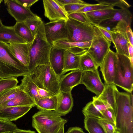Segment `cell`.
I'll use <instances>...</instances> for the list:
<instances>
[{
    "label": "cell",
    "mask_w": 133,
    "mask_h": 133,
    "mask_svg": "<svg viewBox=\"0 0 133 133\" xmlns=\"http://www.w3.org/2000/svg\"><path fill=\"white\" fill-rule=\"evenodd\" d=\"M116 105V125L119 133H133V95L119 92L114 87Z\"/></svg>",
    "instance_id": "cell-1"
},
{
    "label": "cell",
    "mask_w": 133,
    "mask_h": 133,
    "mask_svg": "<svg viewBox=\"0 0 133 133\" xmlns=\"http://www.w3.org/2000/svg\"><path fill=\"white\" fill-rule=\"evenodd\" d=\"M44 24L43 21L32 42L30 62L27 67L30 72L37 66L50 65V57L52 45L47 40Z\"/></svg>",
    "instance_id": "cell-2"
},
{
    "label": "cell",
    "mask_w": 133,
    "mask_h": 133,
    "mask_svg": "<svg viewBox=\"0 0 133 133\" xmlns=\"http://www.w3.org/2000/svg\"><path fill=\"white\" fill-rule=\"evenodd\" d=\"M32 127L38 133H58L67 122L55 111L40 110L32 117Z\"/></svg>",
    "instance_id": "cell-3"
},
{
    "label": "cell",
    "mask_w": 133,
    "mask_h": 133,
    "mask_svg": "<svg viewBox=\"0 0 133 133\" xmlns=\"http://www.w3.org/2000/svg\"><path fill=\"white\" fill-rule=\"evenodd\" d=\"M33 82L40 88L55 95L60 92L59 79L50 65L37 66L30 72Z\"/></svg>",
    "instance_id": "cell-4"
},
{
    "label": "cell",
    "mask_w": 133,
    "mask_h": 133,
    "mask_svg": "<svg viewBox=\"0 0 133 133\" xmlns=\"http://www.w3.org/2000/svg\"><path fill=\"white\" fill-rule=\"evenodd\" d=\"M27 67L8 51L0 44V78L17 77L29 74Z\"/></svg>",
    "instance_id": "cell-5"
},
{
    "label": "cell",
    "mask_w": 133,
    "mask_h": 133,
    "mask_svg": "<svg viewBox=\"0 0 133 133\" xmlns=\"http://www.w3.org/2000/svg\"><path fill=\"white\" fill-rule=\"evenodd\" d=\"M117 54V64L113 83L131 93L133 88V66L129 57Z\"/></svg>",
    "instance_id": "cell-6"
},
{
    "label": "cell",
    "mask_w": 133,
    "mask_h": 133,
    "mask_svg": "<svg viewBox=\"0 0 133 133\" xmlns=\"http://www.w3.org/2000/svg\"><path fill=\"white\" fill-rule=\"evenodd\" d=\"M68 36L66 40L70 42H87L92 41L94 26L69 18L66 21Z\"/></svg>",
    "instance_id": "cell-7"
},
{
    "label": "cell",
    "mask_w": 133,
    "mask_h": 133,
    "mask_svg": "<svg viewBox=\"0 0 133 133\" xmlns=\"http://www.w3.org/2000/svg\"><path fill=\"white\" fill-rule=\"evenodd\" d=\"M111 44V42L96 26H94L93 38L87 53L91 57L98 68L110 49Z\"/></svg>",
    "instance_id": "cell-8"
},
{
    "label": "cell",
    "mask_w": 133,
    "mask_h": 133,
    "mask_svg": "<svg viewBox=\"0 0 133 133\" xmlns=\"http://www.w3.org/2000/svg\"><path fill=\"white\" fill-rule=\"evenodd\" d=\"M66 21L58 20L44 24L46 36L50 43L52 44L53 42L67 39L68 31Z\"/></svg>",
    "instance_id": "cell-9"
},
{
    "label": "cell",
    "mask_w": 133,
    "mask_h": 133,
    "mask_svg": "<svg viewBox=\"0 0 133 133\" xmlns=\"http://www.w3.org/2000/svg\"><path fill=\"white\" fill-rule=\"evenodd\" d=\"M32 42L7 43L1 42L0 44L17 59L28 67L30 62V53Z\"/></svg>",
    "instance_id": "cell-10"
},
{
    "label": "cell",
    "mask_w": 133,
    "mask_h": 133,
    "mask_svg": "<svg viewBox=\"0 0 133 133\" xmlns=\"http://www.w3.org/2000/svg\"><path fill=\"white\" fill-rule=\"evenodd\" d=\"M117 60L116 52L110 49L100 64L101 71L105 84L113 83Z\"/></svg>",
    "instance_id": "cell-11"
},
{
    "label": "cell",
    "mask_w": 133,
    "mask_h": 133,
    "mask_svg": "<svg viewBox=\"0 0 133 133\" xmlns=\"http://www.w3.org/2000/svg\"><path fill=\"white\" fill-rule=\"evenodd\" d=\"M45 16L50 21L63 20L69 18L64 6L57 0H43Z\"/></svg>",
    "instance_id": "cell-12"
},
{
    "label": "cell",
    "mask_w": 133,
    "mask_h": 133,
    "mask_svg": "<svg viewBox=\"0 0 133 133\" xmlns=\"http://www.w3.org/2000/svg\"><path fill=\"white\" fill-rule=\"evenodd\" d=\"M80 84L84 85L87 90L94 93L97 97L101 94L104 86L98 70L83 71Z\"/></svg>",
    "instance_id": "cell-13"
},
{
    "label": "cell",
    "mask_w": 133,
    "mask_h": 133,
    "mask_svg": "<svg viewBox=\"0 0 133 133\" xmlns=\"http://www.w3.org/2000/svg\"><path fill=\"white\" fill-rule=\"evenodd\" d=\"M4 3L9 14L17 22H24L28 18L36 15L30 9L23 6L15 0H5Z\"/></svg>",
    "instance_id": "cell-14"
},
{
    "label": "cell",
    "mask_w": 133,
    "mask_h": 133,
    "mask_svg": "<svg viewBox=\"0 0 133 133\" xmlns=\"http://www.w3.org/2000/svg\"><path fill=\"white\" fill-rule=\"evenodd\" d=\"M82 72L81 70H77L62 75L59 79L60 92H71L74 87L80 84Z\"/></svg>",
    "instance_id": "cell-15"
},
{
    "label": "cell",
    "mask_w": 133,
    "mask_h": 133,
    "mask_svg": "<svg viewBox=\"0 0 133 133\" xmlns=\"http://www.w3.org/2000/svg\"><path fill=\"white\" fill-rule=\"evenodd\" d=\"M32 107L14 106L0 108V118L8 121H15L26 114Z\"/></svg>",
    "instance_id": "cell-16"
},
{
    "label": "cell",
    "mask_w": 133,
    "mask_h": 133,
    "mask_svg": "<svg viewBox=\"0 0 133 133\" xmlns=\"http://www.w3.org/2000/svg\"><path fill=\"white\" fill-rule=\"evenodd\" d=\"M57 106L55 112L63 116L71 111L74 103L71 92H60L57 95Z\"/></svg>",
    "instance_id": "cell-17"
},
{
    "label": "cell",
    "mask_w": 133,
    "mask_h": 133,
    "mask_svg": "<svg viewBox=\"0 0 133 133\" xmlns=\"http://www.w3.org/2000/svg\"><path fill=\"white\" fill-rule=\"evenodd\" d=\"M65 50L58 49L52 46L50 53V65L56 74L59 77L62 75Z\"/></svg>",
    "instance_id": "cell-18"
},
{
    "label": "cell",
    "mask_w": 133,
    "mask_h": 133,
    "mask_svg": "<svg viewBox=\"0 0 133 133\" xmlns=\"http://www.w3.org/2000/svg\"><path fill=\"white\" fill-rule=\"evenodd\" d=\"M132 17V14L128 9H116L111 18L102 22L99 25L105 28L109 27L112 29L115 27L118 22L122 21H125L131 24Z\"/></svg>",
    "instance_id": "cell-19"
},
{
    "label": "cell",
    "mask_w": 133,
    "mask_h": 133,
    "mask_svg": "<svg viewBox=\"0 0 133 133\" xmlns=\"http://www.w3.org/2000/svg\"><path fill=\"white\" fill-rule=\"evenodd\" d=\"M116 9L114 8L85 12L86 15L94 26L99 25L102 22L111 18Z\"/></svg>",
    "instance_id": "cell-20"
},
{
    "label": "cell",
    "mask_w": 133,
    "mask_h": 133,
    "mask_svg": "<svg viewBox=\"0 0 133 133\" xmlns=\"http://www.w3.org/2000/svg\"><path fill=\"white\" fill-rule=\"evenodd\" d=\"M7 43H27L15 32L14 26H8L0 24V42Z\"/></svg>",
    "instance_id": "cell-21"
},
{
    "label": "cell",
    "mask_w": 133,
    "mask_h": 133,
    "mask_svg": "<svg viewBox=\"0 0 133 133\" xmlns=\"http://www.w3.org/2000/svg\"><path fill=\"white\" fill-rule=\"evenodd\" d=\"M112 41L115 47L116 53L129 57L128 51V41L122 34L119 32L110 30Z\"/></svg>",
    "instance_id": "cell-22"
},
{
    "label": "cell",
    "mask_w": 133,
    "mask_h": 133,
    "mask_svg": "<svg viewBox=\"0 0 133 133\" xmlns=\"http://www.w3.org/2000/svg\"><path fill=\"white\" fill-rule=\"evenodd\" d=\"M35 106L34 101L24 91L21 90L13 98L4 103L0 108L14 106Z\"/></svg>",
    "instance_id": "cell-23"
},
{
    "label": "cell",
    "mask_w": 133,
    "mask_h": 133,
    "mask_svg": "<svg viewBox=\"0 0 133 133\" xmlns=\"http://www.w3.org/2000/svg\"><path fill=\"white\" fill-rule=\"evenodd\" d=\"M81 55L76 54L69 49L65 50L62 75L70 71L80 70L79 63Z\"/></svg>",
    "instance_id": "cell-24"
},
{
    "label": "cell",
    "mask_w": 133,
    "mask_h": 133,
    "mask_svg": "<svg viewBox=\"0 0 133 133\" xmlns=\"http://www.w3.org/2000/svg\"><path fill=\"white\" fill-rule=\"evenodd\" d=\"M19 85L21 89L34 101L35 104L38 100L42 98L39 95L37 87L32 80L29 74L23 76Z\"/></svg>",
    "instance_id": "cell-25"
},
{
    "label": "cell",
    "mask_w": 133,
    "mask_h": 133,
    "mask_svg": "<svg viewBox=\"0 0 133 133\" xmlns=\"http://www.w3.org/2000/svg\"><path fill=\"white\" fill-rule=\"evenodd\" d=\"M91 42L92 41L84 42H70L65 39L53 42L52 45L53 47L58 49L66 50L73 48H79L87 51Z\"/></svg>",
    "instance_id": "cell-26"
},
{
    "label": "cell",
    "mask_w": 133,
    "mask_h": 133,
    "mask_svg": "<svg viewBox=\"0 0 133 133\" xmlns=\"http://www.w3.org/2000/svg\"><path fill=\"white\" fill-rule=\"evenodd\" d=\"M104 84V88L100 95L97 97L107 102L114 110L116 114V105L113 83Z\"/></svg>",
    "instance_id": "cell-27"
},
{
    "label": "cell",
    "mask_w": 133,
    "mask_h": 133,
    "mask_svg": "<svg viewBox=\"0 0 133 133\" xmlns=\"http://www.w3.org/2000/svg\"><path fill=\"white\" fill-rule=\"evenodd\" d=\"M57 104V95L39 99L36 103L35 106L40 110H47L55 111Z\"/></svg>",
    "instance_id": "cell-28"
},
{
    "label": "cell",
    "mask_w": 133,
    "mask_h": 133,
    "mask_svg": "<svg viewBox=\"0 0 133 133\" xmlns=\"http://www.w3.org/2000/svg\"><path fill=\"white\" fill-rule=\"evenodd\" d=\"M13 26L16 34L27 43H31L33 41L34 37L24 22H16Z\"/></svg>",
    "instance_id": "cell-29"
},
{
    "label": "cell",
    "mask_w": 133,
    "mask_h": 133,
    "mask_svg": "<svg viewBox=\"0 0 133 133\" xmlns=\"http://www.w3.org/2000/svg\"><path fill=\"white\" fill-rule=\"evenodd\" d=\"M80 70L82 71H95L98 67L91 57L87 52L82 55L79 60Z\"/></svg>",
    "instance_id": "cell-30"
},
{
    "label": "cell",
    "mask_w": 133,
    "mask_h": 133,
    "mask_svg": "<svg viewBox=\"0 0 133 133\" xmlns=\"http://www.w3.org/2000/svg\"><path fill=\"white\" fill-rule=\"evenodd\" d=\"M84 124L85 129L89 133H105L96 118L89 116L85 117Z\"/></svg>",
    "instance_id": "cell-31"
},
{
    "label": "cell",
    "mask_w": 133,
    "mask_h": 133,
    "mask_svg": "<svg viewBox=\"0 0 133 133\" xmlns=\"http://www.w3.org/2000/svg\"><path fill=\"white\" fill-rule=\"evenodd\" d=\"M21 90L19 85L5 90L0 94V106L14 97Z\"/></svg>",
    "instance_id": "cell-32"
},
{
    "label": "cell",
    "mask_w": 133,
    "mask_h": 133,
    "mask_svg": "<svg viewBox=\"0 0 133 133\" xmlns=\"http://www.w3.org/2000/svg\"><path fill=\"white\" fill-rule=\"evenodd\" d=\"M43 21L40 17L36 15L28 18L24 22L34 37Z\"/></svg>",
    "instance_id": "cell-33"
},
{
    "label": "cell",
    "mask_w": 133,
    "mask_h": 133,
    "mask_svg": "<svg viewBox=\"0 0 133 133\" xmlns=\"http://www.w3.org/2000/svg\"><path fill=\"white\" fill-rule=\"evenodd\" d=\"M98 3L96 4H91L80 9L77 12H86L98 10L107 8H114L111 4L105 1H97Z\"/></svg>",
    "instance_id": "cell-34"
},
{
    "label": "cell",
    "mask_w": 133,
    "mask_h": 133,
    "mask_svg": "<svg viewBox=\"0 0 133 133\" xmlns=\"http://www.w3.org/2000/svg\"><path fill=\"white\" fill-rule=\"evenodd\" d=\"M82 112L84 117L89 116L97 119L103 118L102 114L96 109L91 101L87 103L83 108Z\"/></svg>",
    "instance_id": "cell-35"
},
{
    "label": "cell",
    "mask_w": 133,
    "mask_h": 133,
    "mask_svg": "<svg viewBox=\"0 0 133 133\" xmlns=\"http://www.w3.org/2000/svg\"><path fill=\"white\" fill-rule=\"evenodd\" d=\"M18 81L16 77L0 78V94L4 91L16 86Z\"/></svg>",
    "instance_id": "cell-36"
},
{
    "label": "cell",
    "mask_w": 133,
    "mask_h": 133,
    "mask_svg": "<svg viewBox=\"0 0 133 133\" xmlns=\"http://www.w3.org/2000/svg\"><path fill=\"white\" fill-rule=\"evenodd\" d=\"M18 128L17 125L12 122L0 118V133L12 132Z\"/></svg>",
    "instance_id": "cell-37"
},
{
    "label": "cell",
    "mask_w": 133,
    "mask_h": 133,
    "mask_svg": "<svg viewBox=\"0 0 133 133\" xmlns=\"http://www.w3.org/2000/svg\"><path fill=\"white\" fill-rule=\"evenodd\" d=\"M98 122L105 133H115L117 130L115 124L105 119H98Z\"/></svg>",
    "instance_id": "cell-38"
},
{
    "label": "cell",
    "mask_w": 133,
    "mask_h": 133,
    "mask_svg": "<svg viewBox=\"0 0 133 133\" xmlns=\"http://www.w3.org/2000/svg\"><path fill=\"white\" fill-rule=\"evenodd\" d=\"M92 102L95 108L102 114L105 110L111 107L107 102L98 98L96 96L93 97Z\"/></svg>",
    "instance_id": "cell-39"
},
{
    "label": "cell",
    "mask_w": 133,
    "mask_h": 133,
    "mask_svg": "<svg viewBox=\"0 0 133 133\" xmlns=\"http://www.w3.org/2000/svg\"><path fill=\"white\" fill-rule=\"evenodd\" d=\"M68 16L69 18L83 23L92 25L85 12H76L68 14Z\"/></svg>",
    "instance_id": "cell-40"
},
{
    "label": "cell",
    "mask_w": 133,
    "mask_h": 133,
    "mask_svg": "<svg viewBox=\"0 0 133 133\" xmlns=\"http://www.w3.org/2000/svg\"><path fill=\"white\" fill-rule=\"evenodd\" d=\"M90 4L88 3L85 4H75L66 5L64 6L65 11L69 14L77 12L80 9Z\"/></svg>",
    "instance_id": "cell-41"
},
{
    "label": "cell",
    "mask_w": 133,
    "mask_h": 133,
    "mask_svg": "<svg viewBox=\"0 0 133 133\" xmlns=\"http://www.w3.org/2000/svg\"><path fill=\"white\" fill-rule=\"evenodd\" d=\"M103 118L116 125V114L112 108H109L102 113Z\"/></svg>",
    "instance_id": "cell-42"
},
{
    "label": "cell",
    "mask_w": 133,
    "mask_h": 133,
    "mask_svg": "<svg viewBox=\"0 0 133 133\" xmlns=\"http://www.w3.org/2000/svg\"><path fill=\"white\" fill-rule=\"evenodd\" d=\"M105 1L114 7L115 6H117L121 8V9H128L131 6V5L125 0H110Z\"/></svg>",
    "instance_id": "cell-43"
},
{
    "label": "cell",
    "mask_w": 133,
    "mask_h": 133,
    "mask_svg": "<svg viewBox=\"0 0 133 133\" xmlns=\"http://www.w3.org/2000/svg\"><path fill=\"white\" fill-rule=\"evenodd\" d=\"M95 26L97 27L99 30L108 40L110 42H112V40L110 30L107 29L105 27L99 25Z\"/></svg>",
    "instance_id": "cell-44"
},
{
    "label": "cell",
    "mask_w": 133,
    "mask_h": 133,
    "mask_svg": "<svg viewBox=\"0 0 133 133\" xmlns=\"http://www.w3.org/2000/svg\"><path fill=\"white\" fill-rule=\"evenodd\" d=\"M15 1L23 6L29 9L34 4L38 1V0H15Z\"/></svg>",
    "instance_id": "cell-45"
},
{
    "label": "cell",
    "mask_w": 133,
    "mask_h": 133,
    "mask_svg": "<svg viewBox=\"0 0 133 133\" xmlns=\"http://www.w3.org/2000/svg\"><path fill=\"white\" fill-rule=\"evenodd\" d=\"M62 5L64 6L66 5L75 4H86L85 2L81 0H57Z\"/></svg>",
    "instance_id": "cell-46"
},
{
    "label": "cell",
    "mask_w": 133,
    "mask_h": 133,
    "mask_svg": "<svg viewBox=\"0 0 133 133\" xmlns=\"http://www.w3.org/2000/svg\"><path fill=\"white\" fill-rule=\"evenodd\" d=\"M37 90L39 95L42 98L50 97L55 95L44 90L37 87Z\"/></svg>",
    "instance_id": "cell-47"
},
{
    "label": "cell",
    "mask_w": 133,
    "mask_h": 133,
    "mask_svg": "<svg viewBox=\"0 0 133 133\" xmlns=\"http://www.w3.org/2000/svg\"><path fill=\"white\" fill-rule=\"evenodd\" d=\"M65 133H85L83 129L79 127H74L69 128Z\"/></svg>",
    "instance_id": "cell-48"
},
{
    "label": "cell",
    "mask_w": 133,
    "mask_h": 133,
    "mask_svg": "<svg viewBox=\"0 0 133 133\" xmlns=\"http://www.w3.org/2000/svg\"><path fill=\"white\" fill-rule=\"evenodd\" d=\"M126 35L128 42L133 46V33L131 27L126 31Z\"/></svg>",
    "instance_id": "cell-49"
},
{
    "label": "cell",
    "mask_w": 133,
    "mask_h": 133,
    "mask_svg": "<svg viewBox=\"0 0 133 133\" xmlns=\"http://www.w3.org/2000/svg\"><path fill=\"white\" fill-rule=\"evenodd\" d=\"M13 133H36L35 131L30 130H25L18 128Z\"/></svg>",
    "instance_id": "cell-50"
},
{
    "label": "cell",
    "mask_w": 133,
    "mask_h": 133,
    "mask_svg": "<svg viewBox=\"0 0 133 133\" xmlns=\"http://www.w3.org/2000/svg\"><path fill=\"white\" fill-rule=\"evenodd\" d=\"M128 51L129 55V58L133 57V48L130 43H128Z\"/></svg>",
    "instance_id": "cell-51"
},
{
    "label": "cell",
    "mask_w": 133,
    "mask_h": 133,
    "mask_svg": "<svg viewBox=\"0 0 133 133\" xmlns=\"http://www.w3.org/2000/svg\"><path fill=\"white\" fill-rule=\"evenodd\" d=\"M58 133H64V126L61 128Z\"/></svg>",
    "instance_id": "cell-52"
},
{
    "label": "cell",
    "mask_w": 133,
    "mask_h": 133,
    "mask_svg": "<svg viewBox=\"0 0 133 133\" xmlns=\"http://www.w3.org/2000/svg\"><path fill=\"white\" fill-rule=\"evenodd\" d=\"M131 64L133 66V57L129 58Z\"/></svg>",
    "instance_id": "cell-53"
},
{
    "label": "cell",
    "mask_w": 133,
    "mask_h": 133,
    "mask_svg": "<svg viewBox=\"0 0 133 133\" xmlns=\"http://www.w3.org/2000/svg\"><path fill=\"white\" fill-rule=\"evenodd\" d=\"M3 0H0V5H1V2L3 1ZM1 21V20L0 19V21Z\"/></svg>",
    "instance_id": "cell-54"
},
{
    "label": "cell",
    "mask_w": 133,
    "mask_h": 133,
    "mask_svg": "<svg viewBox=\"0 0 133 133\" xmlns=\"http://www.w3.org/2000/svg\"><path fill=\"white\" fill-rule=\"evenodd\" d=\"M115 133H119V132L117 130H116Z\"/></svg>",
    "instance_id": "cell-55"
},
{
    "label": "cell",
    "mask_w": 133,
    "mask_h": 133,
    "mask_svg": "<svg viewBox=\"0 0 133 133\" xmlns=\"http://www.w3.org/2000/svg\"><path fill=\"white\" fill-rule=\"evenodd\" d=\"M13 132H10V133H13Z\"/></svg>",
    "instance_id": "cell-56"
}]
</instances>
